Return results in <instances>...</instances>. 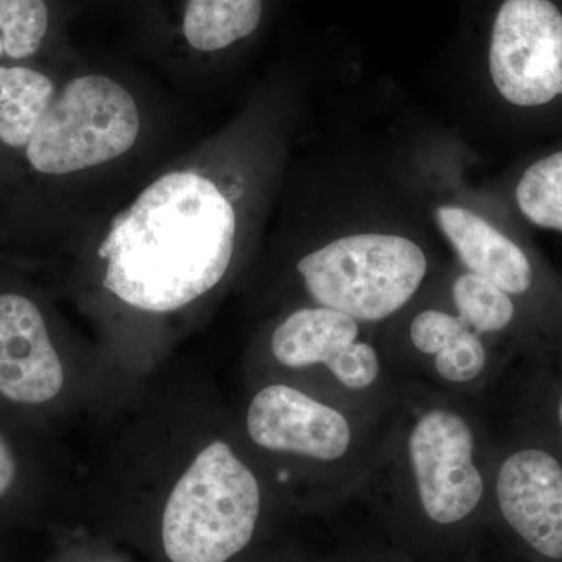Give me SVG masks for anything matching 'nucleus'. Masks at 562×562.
Returning <instances> with one entry per match:
<instances>
[{
  "label": "nucleus",
  "mask_w": 562,
  "mask_h": 562,
  "mask_svg": "<svg viewBox=\"0 0 562 562\" xmlns=\"http://www.w3.org/2000/svg\"><path fill=\"white\" fill-rule=\"evenodd\" d=\"M247 431L261 449L319 461L339 460L351 443L341 412L286 384H271L255 395Z\"/></svg>",
  "instance_id": "0eeeda50"
},
{
  "label": "nucleus",
  "mask_w": 562,
  "mask_h": 562,
  "mask_svg": "<svg viewBox=\"0 0 562 562\" xmlns=\"http://www.w3.org/2000/svg\"><path fill=\"white\" fill-rule=\"evenodd\" d=\"M453 301L458 316L479 335L505 330L516 313L508 292L472 272L454 281Z\"/></svg>",
  "instance_id": "4468645a"
},
{
  "label": "nucleus",
  "mask_w": 562,
  "mask_h": 562,
  "mask_svg": "<svg viewBox=\"0 0 562 562\" xmlns=\"http://www.w3.org/2000/svg\"><path fill=\"white\" fill-rule=\"evenodd\" d=\"M558 416H560V424H561V430H562V401L560 403V412H558Z\"/></svg>",
  "instance_id": "412c9836"
},
{
  "label": "nucleus",
  "mask_w": 562,
  "mask_h": 562,
  "mask_svg": "<svg viewBox=\"0 0 562 562\" xmlns=\"http://www.w3.org/2000/svg\"><path fill=\"white\" fill-rule=\"evenodd\" d=\"M358 321L327 306L302 308L292 313L273 331L272 353L291 369L327 364L351 342L357 341Z\"/></svg>",
  "instance_id": "9b49d317"
},
{
  "label": "nucleus",
  "mask_w": 562,
  "mask_h": 562,
  "mask_svg": "<svg viewBox=\"0 0 562 562\" xmlns=\"http://www.w3.org/2000/svg\"><path fill=\"white\" fill-rule=\"evenodd\" d=\"M47 29L49 9L44 0H0V57H31L43 44Z\"/></svg>",
  "instance_id": "dca6fc26"
},
{
  "label": "nucleus",
  "mask_w": 562,
  "mask_h": 562,
  "mask_svg": "<svg viewBox=\"0 0 562 562\" xmlns=\"http://www.w3.org/2000/svg\"><path fill=\"white\" fill-rule=\"evenodd\" d=\"M487 351L479 333L465 328L446 349L435 355V368L447 382L468 383L482 375Z\"/></svg>",
  "instance_id": "f3484780"
},
{
  "label": "nucleus",
  "mask_w": 562,
  "mask_h": 562,
  "mask_svg": "<svg viewBox=\"0 0 562 562\" xmlns=\"http://www.w3.org/2000/svg\"><path fill=\"white\" fill-rule=\"evenodd\" d=\"M490 70L514 105L562 95V11L552 0H503L492 22Z\"/></svg>",
  "instance_id": "39448f33"
},
{
  "label": "nucleus",
  "mask_w": 562,
  "mask_h": 562,
  "mask_svg": "<svg viewBox=\"0 0 562 562\" xmlns=\"http://www.w3.org/2000/svg\"><path fill=\"white\" fill-rule=\"evenodd\" d=\"M468 422L446 409L422 416L409 436V458L422 512L432 524L464 522L482 503L484 482L473 461Z\"/></svg>",
  "instance_id": "423d86ee"
},
{
  "label": "nucleus",
  "mask_w": 562,
  "mask_h": 562,
  "mask_svg": "<svg viewBox=\"0 0 562 562\" xmlns=\"http://www.w3.org/2000/svg\"><path fill=\"white\" fill-rule=\"evenodd\" d=\"M260 513L254 472L227 442H211L169 495L162 547L171 562H227L249 546Z\"/></svg>",
  "instance_id": "f03ea898"
},
{
  "label": "nucleus",
  "mask_w": 562,
  "mask_h": 562,
  "mask_svg": "<svg viewBox=\"0 0 562 562\" xmlns=\"http://www.w3.org/2000/svg\"><path fill=\"white\" fill-rule=\"evenodd\" d=\"M54 94V83L38 70L0 66V140L14 149L27 147Z\"/></svg>",
  "instance_id": "ddd939ff"
},
{
  "label": "nucleus",
  "mask_w": 562,
  "mask_h": 562,
  "mask_svg": "<svg viewBox=\"0 0 562 562\" xmlns=\"http://www.w3.org/2000/svg\"><path fill=\"white\" fill-rule=\"evenodd\" d=\"M436 220L469 271L508 294L530 290L532 269L527 255L490 222L460 206H439Z\"/></svg>",
  "instance_id": "9d476101"
},
{
  "label": "nucleus",
  "mask_w": 562,
  "mask_h": 562,
  "mask_svg": "<svg viewBox=\"0 0 562 562\" xmlns=\"http://www.w3.org/2000/svg\"><path fill=\"white\" fill-rule=\"evenodd\" d=\"M65 371L35 303L0 294V395L41 405L60 394Z\"/></svg>",
  "instance_id": "1a4fd4ad"
},
{
  "label": "nucleus",
  "mask_w": 562,
  "mask_h": 562,
  "mask_svg": "<svg viewBox=\"0 0 562 562\" xmlns=\"http://www.w3.org/2000/svg\"><path fill=\"white\" fill-rule=\"evenodd\" d=\"M261 20L262 0H187L181 29L192 49L217 52L249 38Z\"/></svg>",
  "instance_id": "f8f14e48"
},
{
  "label": "nucleus",
  "mask_w": 562,
  "mask_h": 562,
  "mask_svg": "<svg viewBox=\"0 0 562 562\" xmlns=\"http://www.w3.org/2000/svg\"><path fill=\"white\" fill-rule=\"evenodd\" d=\"M465 328L469 327L460 316L428 310L414 317L409 335L417 350L435 357L457 339Z\"/></svg>",
  "instance_id": "6ab92c4d"
},
{
  "label": "nucleus",
  "mask_w": 562,
  "mask_h": 562,
  "mask_svg": "<svg viewBox=\"0 0 562 562\" xmlns=\"http://www.w3.org/2000/svg\"><path fill=\"white\" fill-rule=\"evenodd\" d=\"M18 475V464L10 443L0 432V497L10 491Z\"/></svg>",
  "instance_id": "aec40b11"
},
{
  "label": "nucleus",
  "mask_w": 562,
  "mask_h": 562,
  "mask_svg": "<svg viewBox=\"0 0 562 562\" xmlns=\"http://www.w3.org/2000/svg\"><path fill=\"white\" fill-rule=\"evenodd\" d=\"M516 199L532 224L562 232V151L528 168L517 184Z\"/></svg>",
  "instance_id": "2eb2a0df"
},
{
  "label": "nucleus",
  "mask_w": 562,
  "mask_h": 562,
  "mask_svg": "<svg viewBox=\"0 0 562 562\" xmlns=\"http://www.w3.org/2000/svg\"><path fill=\"white\" fill-rule=\"evenodd\" d=\"M138 133L131 92L109 77L83 76L54 98L25 149L33 169L65 176L121 157Z\"/></svg>",
  "instance_id": "20e7f679"
},
{
  "label": "nucleus",
  "mask_w": 562,
  "mask_h": 562,
  "mask_svg": "<svg viewBox=\"0 0 562 562\" xmlns=\"http://www.w3.org/2000/svg\"><path fill=\"white\" fill-rule=\"evenodd\" d=\"M495 495L509 530L547 562H562V465L539 449L503 462Z\"/></svg>",
  "instance_id": "6e6552de"
},
{
  "label": "nucleus",
  "mask_w": 562,
  "mask_h": 562,
  "mask_svg": "<svg viewBox=\"0 0 562 562\" xmlns=\"http://www.w3.org/2000/svg\"><path fill=\"white\" fill-rule=\"evenodd\" d=\"M297 269L321 306L358 322H375L397 313L416 294L427 273V258L403 236L366 233L312 251Z\"/></svg>",
  "instance_id": "7ed1b4c3"
},
{
  "label": "nucleus",
  "mask_w": 562,
  "mask_h": 562,
  "mask_svg": "<svg viewBox=\"0 0 562 562\" xmlns=\"http://www.w3.org/2000/svg\"><path fill=\"white\" fill-rule=\"evenodd\" d=\"M328 371L349 390H364L379 379L380 360L368 342H351L327 362Z\"/></svg>",
  "instance_id": "a211bd4d"
},
{
  "label": "nucleus",
  "mask_w": 562,
  "mask_h": 562,
  "mask_svg": "<svg viewBox=\"0 0 562 562\" xmlns=\"http://www.w3.org/2000/svg\"><path fill=\"white\" fill-rule=\"evenodd\" d=\"M235 236V210L213 181L166 173L111 222L103 286L140 312H177L224 279Z\"/></svg>",
  "instance_id": "f257e3e1"
}]
</instances>
